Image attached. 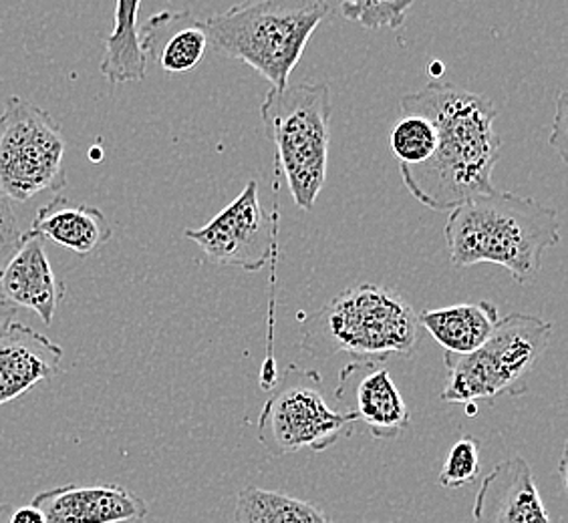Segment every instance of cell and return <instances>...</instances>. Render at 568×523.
<instances>
[{"label": "cell", "instance_id": "cell-1", "mask_svg": "<svg viewBox=\"0 0 568 523\" xmlns=\"http://www.w3.org/2000/svg\"><path fill=\"white\" fill-rule=\"evenodd\" d=\"M402 111L426 115L437 133L429 160L399 165L412 197L434 212H452L474 197L493 194L494 167L503 157L493 99L444 81H429L402 99Z\"/></svg>", "mask_w": 568, "mask_h": 523}, {"label": "cell", "instance_id": "cell-2", "mask_svg": "<svg viewBox=\"0 0 568 523\" xmlns=\"http://www.w3.org/2000/svg\"><path fill=\"white\" fill-rule=\"evenodd\" d=\"M444 234L456 268L494 264L513 274L514 283L530 284L547 250L560 242V222L557 209L532 197L494 189L452 209Z\"/></svg>", "mask_w": 568, "mask_h": 523}, {"label": "cell", "instance_id": "cell-3", "mask_svg": "<svg viewBox=\"0 0 568 523\" xmlns=\"http://www.w3.org/2000/svg\"><path fill=\"white\" fill-rule=\"evenodd\" d=\"M419 330L417 312L405 298L379 284H357L308 318L301 350L315 360L343 352L383 365L394 357H412Z\"/></svg>", "mask_w": 568, "mask_h": 523}, {"label": "cell", "instance_id": "cell-4", "mask_svg": "<svg viewBox=\"0 0 568 523\" xmlns=\"http://www.w3.org/2000/svg\"><path fill=\"white\" fill-rule=\"evenodd\" d=\"M331 19L327 0H242L206 19L210 44L284 89L318 24Z\"/></svg>", "mask_w": 568, "mask_h": 523}, {"label": "cell", "instance_id": "cell-5", "mask_svg": "<svg viewBox=\"0 0 568 523\" xmlns=\"http://www.w3.org/2000/svg\"><path fill=\"white\" fill-rule=\"evenodd\" d=\"M331 89L327 83H295L271 89L261 105L274 143V165L284 175L296 206L315 207L325 186L331 143Z\"/></svg>", "mask_w": 568, "mask_h": 523}, {"label": "cell", "instance_id": "cell-6", "mask_svg": "<svg viewBox=\"0 0 568 523\" xmlns=\"http://www.w3.org/2000/svg\"><path fill=\"white\" fill-rule=\"evenodd\" d=\"M552 338V322L532 315L500 318L490 338L470 355H444L448 369L444 403L476 404L500 394L520 397L528 377L545 357Z\"/></svg>", "mask_w": 568, "mask_h": 523}, {"label": "cell", "instance_id": "cell-7", "mask_svg": "<svg viewBox=\"0 0 568 523\" xmlns=\"http://www.w3.org/2000/svg\"><path fill=\"white\" fill-rule=\"evenodd\" d=\"M355 425V414L327 403L321 375L293 362L271 389L256 437L273 458H284L303 449L323 453L349 437Z\"/></svg>", "mask_w": 568, "mask_h": 523}, {"label": "cell", "instance_id": "cell-8", "mask_svg": "<svg viewBox=\"0 0 568 523\" xmlns=\"http://www.w3.org/2000/svg\"><path fill=\"white\" fill-rule=\"evenodd\" d=\"M67 142L49 111L31 101L9 98L0 113V196L27 204L43 192L67 186Z\"/></svg>", "mask_w": 568, "mask_h": 523}, {"label": "cell", "instance_id": "cell-9", "mask_svg": "<svg viewBox=\"0 0 568 523\" xmlns=\"http://www.w3.org/2000/svg\"><path fill=\"white\" fill-rule=\"evenodd\" d=\"M186 236L210 262L258 273L278 252V199L274 196L268 216L261 204L258 184L251 182L204 228L186 229Z\"/></svg>", "mask_w": 568, "mask_h": 523}, {"label": "cell", "instance_id": "cell-10", "mask_svg": "<svg viewBox=\"0 0 568 523\" xmlns=\"http://www.w3.org/2000/svg\"><path fill=\"white\" fill-rule=\"evenodd\" d=\"M349 392L353 401L345 403V411L355 414L377 441H392L409 425V407L382 362L351 360L343 367L335 394Z\"/></svg>", "mask_w": 568, "mask_h": 523}, {"label": "cell", "instance_id": "cell-11", "mask_svg": "<svg viewBox=\"0 0 568 523\" xmlns=\"http://www.w3.org/2000/svg\"><path fill=\"white\" fill-rule=\"evenodd\" d=\"M47 523H125L148 517L150 505L138 493L115 483L41 491L33 498Z\"/></svg>", "mask_w": 568, "mask_h": 523}, {"label": "cell", "instance_id": "cell-12", "mask_svg": "<svg viewBox=\"0 0 568 523\" xmlns=\"http://www.w3.org/2000/svg\"><path fill=\"white\" fill-rule=\"evenodd\" d=\"M63 296L65 286L57 280L43 238L24 232L11 258L0 268V300L33 310L51 327Z\"/></svg>", "mask_w": 568, "mask_h": 523}, {"label": "cell", "instance_id": "cell-13", "mask_svg": "<svg viewBox=\"0 0 568 523\" xmlns=\"http://www.w3.org/2000/svg\"><path fill=\"white\" fill-rule=\"evenodd\" d=\"M471 523H552L526 459H506L484 478Z\"/></svg>", "mask_w": 568, "mask_h": 523}, {"label": "cell", "instance_id": "cell-14", "mask_svg": "<svg viewBox=\"0 0 568 523\" xmlns=\"http://www.w3.org/2000/svg\"><path fill=\"white\" fill-rule=\"evenodd\" d=\"M63 347L55 340L12 320L0 332V404L11 403L39 382L61 372Z\"/></svg>", "mask_w": 568, "mask_h": 523}, {"label": "cell", "instance_id": "cell-15", "mask_svg": "<svg viewBox=\"0 0 568 523\" xmlns=\"http://www.w3.org/2000/svg\"><path fill=\"white\" fill-rule=\"evenodd\" d=\"M148 61H155L165 75H186L209 53L210 37L204 22L190 12H160L140 29Z\"/></svg>", "mask_w": 568, "mask_h": 523}, {"label": "cell", "instance_id": "cell-16", "mask_svg": "<svg viewBox=\"0 0 568 523\" xmlns=\"http://www.w3.org/2000/svg\"><path fill=\"white\" fill-rule=\"evenodd\" d=\"M29 232L77 254L99 250L113 236L111 224L101 209L73 204L71 199L61 196L53 197L37 212Z\"/></svg>", "mask_w": 568, "mask_h": 523}, {"label": "cell", "instance_id": "cell-17", "mask_svg": "<svg viewBox=\"0 0 568 523\" xmlns=\"http://www.w3.org/2000/svg\"><path fill=\"white\" fill-rule=\"evenodd\" d=\"M500 318L498 306L488 300L424 310L417 315L419 327L426 328L449 355H470L480 349Z\"/></svg>", "mask_w": 568, "mask_h": 523}, {"label": "cell", "instance_id": "cell-18", "mask_svg": "<svg viewBox=\"0 0 568 523\" xmlns=\"http://www.w3.org/2000/svg\"><path fill=\"white\" fill-rule=\"evenodd\" d=\"M140 7L142 0H115L113 31L105 41L101 59V75L111 85L138 83L148 73V55L140 37Z\"/></svg>", "mask_w": 568, "mask_h": 523}, {"label": "cell", "instance_id": "cell-19", "mask_svg": "<svg viewBox=\"0 0 568 523\" xmlns=\"http://www.w3.org/2000/svg\"><path fill=\"white\" fill-rule=\"evenodd\" d=\"M234 523H333L317 505L283 491L246 488L239 493Z\"/></svg>", "mask_w": 568, "mask_h": 523}, {"label": "cell", "instance_id": "cell-20", "mask_svg": "<svg viewBox=\"0 0 568 523\" xmlns=\"http://www.w3.org/2000/svg\"><path fill=\"white\" fill-rule=\"evenodd\" d=\"M387 143L399 165L424 164L436 150V125L422 113L402 111Z\"/></svg>", "mask_w": 568, "mask_h": 523}, {"label": "cell", "instance_id": "cell-21", "mask_svg": "<svg viewBox=\"0 0 568 523\" xmlns=\"http://www.w3.org/2000/svg\"><path fill=\"white\" fill-rule=\"evenodd\" d=\"M343 19L363 29H399L414 0H337Z\"/></svg>", "mask_w": 568, "mask_h": 523}, {"label": "cell", "instance_id": "cell-22", "mask_svg": "<svg viewBox=\"0 0 568 523\" xmlns=\"http://www.w3.org/2000/svg\"><path fill=\"white\" fill-rule=\"evenodd\" d=\"M481 471V443L476 437H459L449 449L444 468L439 471V485L446 490L466 488L478 480Z\"/></svg>", "mask_w": 568, "mask_h": 523}, {"label": "cell", "instance_id": "cell-23", "mask_svg": "<svg viewBox=\"0 0 568 523\" xmlns=\"http://www.w3.org/2000/svg\"><path fill=\"white\" fill-rule=\"evenodd\" d=\"M21 234L11 204L0 196V268L11 258L12 252L21 240Z\"/></svg>", "mask_w": 568, "mask_h": 523}, {"label": "cell", "instance_id": "cell-24", "mask_svg": "<svg viewBox=\"0 0 568 523\" xmlns=\"http://www.w3.org/2000/svg\"><path fill=\"white\" fill-rule=\"evenodd\" d=\"M567 91L558 93L557 115L552 123V135H550V145L557 150L562 162H567Z\"/></svg>", "mask_w": 568, "mask_h": 523}, {"label": "cell", "instance_id": "cell-25", "mask_svg": "<svg viewBox=\"0 0 568 523\" xmlns=\"http://www.w3.org/2000/svg\"><path fill=\"white\" fill-rule=\"evenodd\" d=\"M0 523H47L41 510L34 505L14 507L11 503L0 505Z\"/></svg>", "mask_w": 568, "mask_h": 523}, {"label": "cell", "instance_id": "cell-26", "mask_svg": "<svg viewBox=\"0 0 568 523\" xmlns=\"http://www.w3.org/2000/svg\"><path fill=\"white\" fill-rule=\"evenodd\" d=\"M14 315H17V306L0 300V332L11 325Z\"/></svg>", "mask_w": 568, "mask_h": 523}, {"label": "cell", "instance_id": "cell-27", "mask_svg": "<svg viewBox=\"0 0 568 523\" xmlns=\"http://www.w3.org/2000/svg\"><path fill=\"white\" fill-rule=\"evenodd\" d=\"M466 413L476 414V404H466Z\"/></svg>", "mask_w": 568, "mask_h": 523}]
</instances>
